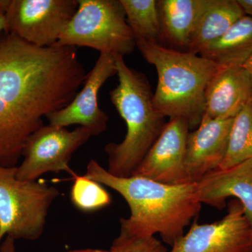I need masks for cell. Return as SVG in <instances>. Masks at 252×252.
<instances>
[{
    "mask_svg": "<svg viewBox=\"0 0 252 252\" xmlns=\"http://www.w3.org/2000/svg\"><path fill=\"white\" fill-rule=\"evenodd\" d=\"M243 67L247 69L252 80V55L250 56V59L247 61V62L244 64Z\"/></svg>",
    "mask_w": 252,
    "mask_h": 252,
    "instance_id": "d4e9b609",
    "label": "cell"
},
{
    "mask_svg": "<svg viewBox=\"0 0 252 252\" xmlns=\"http://www.w3.org/2000/svg\"><path fill=\"white\" fill-rule=\"evenodd\" d=\"M233 119L203 117L200 126L189 132L185 165L192 183L220 168L226 154Z\"/></svg>",
    "mask_w": 252,
    "mask_h": 252,
    "instance_id": "7c38bea8",
    "label": "cell"
},
{
    "mask_svg": "<svg viewBox=\"0 0 252 252\" xmlns=\"http://www.w3.org/2000/svg\"><path fill=\"white\" fill-rule=\"evenodd\" d=\"M109 250L111 252H167L162 242L154 236L138 238L122 230Z\"/></svg>",
    "mask_w": 252,
    "mask_h": 252,
    "instance_id": "44dd1931",
    "label": "cell"
},
{
    "mask_svg": "<svg viewBox=\"0 0 252 252\" xmlns=\"http://www.w3.org/2000/svg\"><path fill=\"white\" fill-rule=\"evenodd\" d=\"M244 16L237 0H206L187 51L200 54Z\"/></svg>",
    "mask_w": 252,
    "mask_h": 252,
    "instance_id": "9a60e30c",
    "label": "cell"
},
{
    "mask_svg": "<svg viewBox=\"0 0 252 252\" xmlns=\"http://www.w3.org/2000/svg\"><path fill=\"white\" fill-rule=\"evenodd\" d=\"M0 252H16L15 240L11 237L6 236L0 244Z\"/></svg>",
    "mask_w": 252,
    "mask_h": 252,
    "instance_id": "7402d4cb",
    "label": "cell"
},
{
    "mask_svg": "<svg viewBox=\"0 0 252 252\" xmlns=\"http://www.w3.org/2000/svg\"><path fill=\"white\" fill-rule=\"evenodd\" d=\"M78 6L77 0H11L5 32L39 47L54 46Z\"/></svg>",
    "mask_w": 252,
    "mask_h": 252,
    "instance_id": "ba28073f",
    "label": "cell"
},
{
    "mask_svg": "<svg viewBox=\"0 0 252 252\" xmlns=\"http://www.w3.org/2000/svg\"><path fill=\"white\" fill-rule=\"evenodd\" d=\"M67 252H111L110 250H98V249H80V250H70Z\"/></svg>",
    "mask_w": 252,
    "mask_h": 252,
    "instance_id": "cb8c5ba5",
    "label": "cell"
},
{
    "mask_svg": "<svg viewBox=\"0 0 252 252\" xmlns=\"http://www.w3.org/2000/svg\"><path fill=\"white\" fill-rule=\"evenodd\" d=\"M189 132V123L183 118L169 119L161 134L132 176L169 185L192 183L185 165Z\"/></svg>",
    "mask_w": 252,
    "mask_h": 252,
    "instance_id": "30bf717a",
    "label": "cell"
},
{
    "mask_svg": "<svg viewBox=\"0 0 252 252\" xmlns=\"http://www.w3.org/2000/svg\"><path fill=\"white\" fill-rule=\"evenodd\" d=\"M116 60L112 54L101 53L94 67L86 76L84 86L65 107L49 114V124L59 127L78 124L98 135L107 128L109 118L98 106L99 91L109 78L117 75Z\"/></svg>",
    "mask_w": 252,
    "mask_h": 252,
    "instance_id": "8fae6325",
    "label": "cell"
},
{
    "mask_svg": "<svg viewBox=\"0 0 252 252\" xmlns=\"http://www.w3.org/2000/svg\"><path fill=\"white\" fill-rule=\"evenodd\" d=\"M252 158V100L233 119L226 154L220 168H229Z\"/></svg>",
    "mask_w": 252,
    "mask_h": 252,
    "instance_id": "d6986e66",
    "label": "cell"
},
{
    "mask_svg": "<svg viewBox=\"0 0 252 252\" xmlns=\"http://www.w3.org/2000/svg\"><path fill=\"white\" fill-rule=\"evenodd\" d=\"M195 185L200 203L215 208H224L229 197L238 200L252 228V158L209 172Z\"/></svg>",
    "mask_w": 252,
    "mask_h": 252,
    "instance_id": "4fadbf2b",
    "label": "cell"
},
{
    "mask_svg": "<svg viewBox=\"0 0 252 252\" xmlns=\"http://www.w3.org/2000/svg\"><path fill=\"white\" fill-rule=\"evenodd\" d=\"M228 208L227 215L213 223L199 224L195 220L170 252H252V228L243 205L233 199Z\"/></svg>",
    "mask_w": 252,
    "mask_h": 252,
    "instance_id": "9c48e42d",
    "label": "cell"
},
{
    "mask_svg": "<svg viewBox=\"0 0 252 252\" xmlns=\"http://www.w3.org/2000/svg\"><path fill=\"white\" fill-rule=\"evenodd\" d=\"M136 46L145 61L157 69L154 101L158 110L169 119L183 118L190 130L196 129L205 114V89L220 68L188 51L144 42H137Z\"/></svg>",
    "mask_w": 252,
    "mask_h": 252,
    "instance_id": "277c9868",
    "label": "cell"
},
{
    "mask_svg": "<svg viewBox=\"0 0 252 252\" xmlns=\"http://www.w3.org/2000/svg\"><path fill=\"white\" fill-rule=\"evenodd\" d=\"M79 6L57 44L89 47L121 56L137 47L120 0H78Z\"/></svg>",
    "mask_w": 252,
    "mask_h": 252,
    "instance_id": "8992f818",
    "label": "cell"
},
{
    "mask_svg": "<svg viewBox=\"0 0 252 252\" xmlns=\"http://www.w3.org/2000/svg\"><path fill=\"white\" fill-rule=\"evenodd\" d=\"M252 55V18L244 16L200 54L220 69L243 67Z\"/></svg>",
    "mask_w": 252,
    "mask_h": 252,
    "instance_id": "e0dca14e",
    "label": "cell"
},
{
    "mask_svg": "<svg viewBox=\"0 0 252 252\" xmlns=\"http://www.w3.org/2000/svg\"><path fill=\"white\" fill-rule=\"evenodd\" d=\"M5 18L4 15L0 14V33L5 31Z\"/></svg>",
    "mask_w": 252,
    "mask_h": 252,
    "instance_id": "484cf974",
    "label": "cell"
},
{
    "mask_svg": "<svg viewBox=\"0 0 252 252\" xmlns=\"http://www.w3.org/2000/svg\"><path fill=\"white\" fill-rule=\"evenodd\" d=\"M119 84L109 93L112 104L125 121L127 132L120 143L107 144V171L118 177L132 175L167 122L158 110L148 79L126 64L124 57L114 56Z\"/></svg>",
    "mask_w": 252,
    "mask_h": 252,
    "instance_id": "3957f363",
    "label": "cell"
},
{
    "mask_svg": "<svg viewBox=\"0 0 252 252\" xmlns=\"http://www.w3.org/2000/svg\"><path fill=\"white\" fill-rule=\"evenodd\" d=\"M245 16L252 18V0H237Z\"/></svg>",
    "mask_w": 252,
    "mask_h": 252,
    "instance_id": "603a6c76",
    "label": "cell"
},
{
    "mask_svg": "<svg viewBox=\"0 0 252 252\" xmlns=\"http://www.w3.org/2000/svg\"><path fill=\"white\" fill-rule=\"evenodd\" d=\"M16 167L0 165V244L6 236L35 241L45 229L49 209L60 192L37 181H21Z\"/></svg>",
    "mask_w": 252,
    "mask_h": 252,
    "instance_id": "5b68a950",
    "label": "cell"
},
{
    "mask_svg": "<svg viewBox=\"0 0 252 252\" xmlns=\"http://www.w3.org/2000/svg\"><path fill=\"white\" fill-rule=\"evenodd\" d=\"M70 191V199L76 208L84 212H96L112 203L109 192L98 182L85 175H76Z\"/></svg>",
    "mask_w": 252,
    "mask_h": 252,
    "instance_id": "ffe728a7",
    "label": "cell"
},
{
    "mask_svg": "<svg viewBox=\"0 0 252 252\" xmlns=\"http://www.w3.org/2000/svg\"><path fill=\"white\" fill-rule=\"evenodd\" d=\"M82 126L74 130L51 125L43 126L30 136L23 148V160L16 167V177L21 181H36L49 172L77 174L69 167L72 154L92 137Z\"/></svg>",
    "mask_w": 252,
    "mask_h": 252,
    "instance_id": "52a82bcc",
    "label": "cell"
},
{
    "mask_svg": "<svg viewBox=\"0 0 252 252\" xmlns=\"http://www.w3.org/2000/svg\"><path fill=\"white\" fill-rule=\"evenodd\" d=\"M136 43L161 45V28L157 0H120Z\"/></svg>",
    "mask_w": 252,
    "mask_h": 252,
    "instance_id": "ac0fdd59",
    "label": "cell"
},
{
    "mask_svg": "<svg viewBox=\"0 0 252 252\" xmlns=\"http://www.w3.org/2000/svg\"><path fill=\"white\" fill-rule=\"evenodd\" d=\"M206 0H157L162 41L188 51Z\"/></svg>",
    "mask_w": 252,
    "mask_h": 252,
    "instance_id": "2e32d148",
    "label": "cell"
},
{
    "mask_svg": "<svg viewBox=\"0 0 252 252\" xmlns=\"http://www.w3.org/2000/svg\"><path fill=\"white\" fill-rule=\"evenodd\" d=\"M84 175L125 199L130 216L121 219V230L132 236L159 234L172 247L201 209L195 183L169 185L138 176L118 177L94 160L89 162Z\"/></svg>",
    "mask_w": 252,
    "mask_h": 252,
    "instance_id": "7a4b0ae2",
    "label": "cell"
},
{
    "mask_svg": "<svg viewBox=\"0 0 252 252\" xmlns=\"http://www.w3.org/2000/svg\"><path fill=\"white\" fill-rule=\"evenodd\" d=\"M86 76L76 47H39L0 33V165L17 167L43 118L70 103Z\"/></svg>",
    "mask_w": 252,
    "mask_h": 252,
    "instance_id": "6da1fadb",
    "label": "cell"
},
{
    "mask_svg": "<svg viewBox=\"0 0 252 252\" xmlns=\"http://www.w3.org/2000/svg\"><path fill=\"white\" fill-rule=\"evenodd\" d=\"M252 100V80L243 67L220 69L209 81L204 95V117L233 119Z\"/></svg>",
    "mask_w": 252,
    "mask_h": 252,
    "instance_id": "5bb4252c",
    "label": "cell"
}]
</instances>
